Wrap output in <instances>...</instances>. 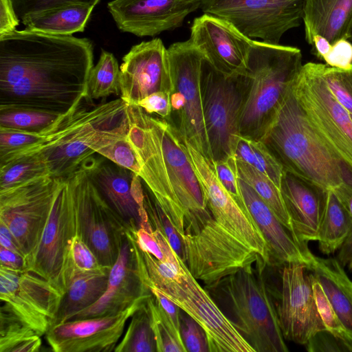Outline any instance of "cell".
Listing matches in <instances>:
<instances>
[{"label":"cell","mask_w":352,"mask_h":352,"mask_svg":"<svg viewBox=\"0 0 352 352\" xmlns=\"http://www.w3.org/2000/svg\"><path fill=\"white\" fill-rule=\"evenodd\" d=\"M148 114L155 113L162 118H169L172 113L170 94L158 91L151 94L137 104Z\"/></svg>","instance_id":"obj_49"},{"label":"cell","mask_w":352,"mask_h":352,"mask_svg":"<svg viewBox=\"0 0 352 352\" xmlns=\"http://www.w3.org/2000/svg\"><path fill=\"white\" fill-rule=\"evenodd\" d=\"M132 234L137 245L142 251L151 254L160 261H166L160 243L153 232L152 225L146 228L140 226Z\"/></svg>","instance_id":"obj_52"},{"label":"cell","mask_w":352,"mask_h":352,"mask_svg":"<svg viewBox=\"0 0 352 352\" xmlns=\"http://www.w3.org/2000/svg\"><path fill=\"white\" fill-rule=\"evenodd\" d=\"M120 69L112 53L102 50L100 59L91 68L88 80L85 100L87 101L118 94Z\"/></svg>","instance_id":"obj_37"},{"label":"cell","mask_w":352,"mask_h":352,"mask_svg":"<svg viewBox=\"0 0 352 352\" xmlns=\"http://www.w3.org/2000/svg\"><path fill=\"white\" fill-rule=\"evenodd\" d=\"M322 77L337 100L352 114V68L341 69L320 64Z\"/></svg>","instance_id":"obj_42"},{"label":"cell","mask_w":352,"mask_h":352,"mask_svg":"<svg viewBox=\"0 0 352 352\" xmlns=\"http://www.w3.org/2000/svg\"><path fill=\"white\" fill-rule=\"evenodd\" d=\"M80 166L131 232L150 223L144 206L143 181L140 176L98 153Z\"/></svg>","instance_id":"obj_20"},{"label":"cell","mask_w":352,"mask_h":352,"mask_svg":"<svg viewBox=\"0 0 352 352\" xmlns=\"http://www.w3.org/2000/svg\"><path fill=\"white\" fill-rule=\"evenodd\" d=\"M111 269L102 265L93 271L74 272L53 324L69 320L95 303L106 290Z\"/></svg>","instance_id":"obj_29"},{"label":"cell","mask_w":352,"mask_h":352,"mask_svg":"<svg viewBox=\"0 0 352 352\" xmlns=\"http://www.w3.org/2000/svg\"><path fill=\"white\" fill-rule=\"evenodd\" d=\"M212 164L221 184L236 201L244 205L240 192L233 157L226 160L213 162Z\"/></svg>","instance_id":"obj_47"},{"label":"cell","mask_w":352,"mask_h":352,"mask_svg":"<svg viewBox=\"0 0 352 352\" xmlns=\"http://www.w3.org/2000/svg\"><path fill=\"white\" fill-rule=\"evenodd\" d=\"M256 270L241 268L205 288L255 352H287L261 265Z\"/></svg>","instance_id":"obj_5"},{"label":"cell","mask_w":352,"mask_h":352,"mask_svg":"<svg viewBox=\"0 0 352 352\" xmlns=\"http://www.w3.org/2000/svg\"><path fill=\"white\" fill-rule=\"evenodd\" d=\"M64 179L49 176L0 192V221L9 228L25 258L38 245Z\"/></svg>","instance_id":"obj_11"},{"label":"cell","mask_w":352,"mask_h":352,"mask_svg":"<svg viewBox=\"0 0 352 352\" xmlns=\"http://www.w3.org/2000/svg\"><path fill=\"white\" fill-rule=\"evenodd\" d=\"M320 63L303 64L292 83L309 122L331 148L352 167V120L322 77Z\"/></svg>","instance_id":"obj_8"},{"label":"cell","mask_w":352,"mask_h":352,"mask_svg":"<svg viewBox=\"0 0 352 352\" xmlns=\"http://www.w3.org/2000/svg\"><path fill=\"white\" fill-rule=\"evenodd\" d=\"M77 234L75 204L65 178L57 193L38 247L25 258V270L46 279L64 295L74 273L71 246Z\"/></svg>","instance_id":"obj_7"},{"label":"cell","mask_w":352,"mask_h":352,"mask_svg":"<svg viewBox=\"0 0 352 352\" xmlns=\"http://www.w3.org/2000/svg\"><path fill=\"white\" fill-rule=\"evenodd\" d=\"M65 116L32 109L0 108V128L43 133L52 129Z\"/></svg>","instance_id":"obj_35"},{"label":"cell","mask_w":352,"mask_h":352,"mask_svg":"<svg viewBox=\"0 0 352 352\" xmlns=\"http://www.w3.org/2000/svg\"><path fill=\"white\" fill-rule=\"evenodd\" d=\"M305 1L200 0V9L226 19L251 39L278 45L285 32L300 25Z\"/></svg>","instance_id":"obj_10"},{"label":"cell","mask_w":352,"mask_h":352,"mask_svg":"<svg viewBox=\"0 0 352 352\" xmlns=\"http://www.w3.org/2000/svg\"><path fill=\"white\" fill-rule=\"evenodd\" d=\"M233 159L238 178L252 188L296 240L305 243L300 241L296 236L280 189L263 173L234 157Z\"/></svg>","instance_id":"obj_32"},{"label":"cell","mask_w":352,"mask_h":352,"mask_svg":"<svg viewBox=\"0 0 352 352\" xmlns=\"http://www.w3.org/2000/svg\"><path fill=\"white\" fill-rule=\"evenodd\" d=\"M155 210L157 214L161 229L168 241L171 248L177 255L184 262L185 249L181 236L174 224L154 200Z\"/></svg>","instance_id":"obj_51"},{"label":"cell","mask_w":352,"mask_h":352,"mask_svg":"<svg viewBox=\"0 0 352 352\" xmlns=\"http://www.w3.org/2000/svg\"><path fill=\"white\" fill-rule=\"evenodd\" d=\"M184 143L201 186L206 207L214 219L268 264L266 241L245 205L221 184L212 162L189 142Z\"/></svg>","instance_id":"obj_16"},{"label":"cell","mask_w":352,"mask_h":352,"mask_svg":"<svg viewBox=\"0 0 352 352\" xmlns=\"http://www.w3.org/2000/svg\"><path fill=\"white\" fill-rule=\"evenodd\" d=\"M1 266L13 270L21 271L25 270V257L19 253L7 249L0 245Z\"/></svg>","instance_id":"obj_55"},{"label":"cell","mask_w":352,"mask_h":352,"mask_svg":"<svg viewBox=\"0 0 352 352\" xmlns=\"http://www.w3.org/2000/svg\"><path fill=\"white\" fill-rule=\"evenodd\" d=\"M63 297L39 275L0 267V310L18 318L40 336L54 324Z\"/></svg>","instance_id":"obj_15"},{"label":"cell","mask_w":352,"mask_h":352,"mask_svg":"<svg viewBox=\"0 0 352 352\" xmlns=\"http://www.w3.org/2000/svg\"><path fill=\"white\" fill-rule=\"evenodd\" d=\"M306 270L300 263L283 265L278 298L274 303L285 340L305 345L316 332L326 329Z\"/></svg>","instance_id":"obj_17"},{"label":"cell","mask_w":352,"mask_h":352,"mask_svg":"<svg viewBox=\"0 0 352 352\" xmlns=\"http://www.w3.org/2000/svg\"><path fill=\"white\" fill-rule=\"evenodd\" d=\"M289 172L327 190L348 205L352 167L314 128L298 101L292 84L261 140Z\"/></svg>","instance_id":"obj_2"},{"label":"cell","mask_w":352,"mask_h":352,"mask_svg":"<svg viewBox=\"0 0 352 352\" xmlns=\"http://www.w3.org/2000/svg\"><path fill=\"white\" fill-rule=\"evenodd\" d=\"M302 20L308 42L315 34L331 44L352 33V0H305Z\"/></svg>","instance_id":"obj_27"},{"label":"cell","mask_w":352,"mask_h":352,"mask_svg":"<svg viewBox=\"0 0 352 352\" xmlns=\"http://www.w3.org/2000/svg\"><path fill=\"white\" fill-rule=\"evenodd\" d=\"M280 191L297 238L317 241L328 190L284 170Z\"/></svg>","instance_id":"obj_26"},{"label":"cell","mask_w":352,"mask_h":352,"mask_svg":"<svg viewBox=\"0 0 352 352\" xmlns=\"http://www.w3.org/2000/svg\"><path fill=\"white\" fill-rule=\"evenodd\" d=\"M15 12L22 21L62 8L85 5L94 6L100 0H12Z\"/></svg>","instance_id":"obj_44"},{"label":"cell","mask_w":352,"mask_h":352,"mask_svg":"<svg viewBox=\"0 0 352 352\" xmlns=\"http://www.w3.org/2000/svg\"><path fill=\"white\" fill-rule=\"evenodd\" d=\"M167 53L172 91L180 94L185 102L182 110L177 113L180 136L211 162L202 109L201 75L204 56L190 39L171 44Z\"/></svg>","instance_id":"obj_14"},{"label":"cell","mask_w":352,"mask_h":352,"mask_svg":"<svg viewBox=\"0 0 352 352\" xmlns=\"http://www.w3.org/2000/svg\"><path fill=\"white\" fill-rule=\"evenodd\" d=\"M127 113V138L139 158L140 178L179 234H182L185 216L170 182L161 141L152 116L135 104H129Z\"/></svg>","instance_id":"obj_13"},{"label":"cell","mask_w":352,"mask_h":352,"mask_svg":"<svg viewBox=\"0 0 352 352\" xmlns=\"http://www.w3.org/2000/svg\"><path fill=\"white\" fill-rule=\"evenodd\" d=\"M320 283L352 340V280L338 258L315 256L308 270Z\"/></svg>","instance_id":"obj_28"},{"label":"cell","mask_w":352,"mask_h":352,"mask_svg":"<svg viewBox=\"0 0 352 352\" xmlns=\"http://www.w3.org/2000/svg\"><path fill=\"white\" fill-rule=\"evenodd\" d=\"M45 133H30L0 128V164L38 145Z\"/></svg>","instance_id":"obj_40"},{"label":"cell","mask_w":352,"mask_h":352,"mask_svg":"<svg viewBox=\"0 0 352 352\" xmlns=\"http://www.w3.org/2000/svg\"><path fill=\"white\" fill-rule=\"evenodd\" d=\"M128 105L121 98L87 107L81 103L26 153H40L52 176L65 179L102 146L128 133Z\"/></svg>","instance_id":"obj_3"},{"label":"cell","mask_w":352,"mask_h":352,"mask_svg":"<svg viewBox=\"0 0 352 352\" xmlns=\"http://www.w3.org/2000/svg\"><path fill=\"white\" fill-rule=\"evenodd\" d=\"M302 65L297 47L253 41L247 71L241 76L240 135L262 139Z\"/></svg>","instance_id":"obj_4"},{"label":"cell","mask_w":352,"mask_h":352,"mask_svg":"<svg viewBox=\"0 0 352 352\" xmlns=\"http://www.w3.org/2000/svg\"><path fill=\"white\" fill-rule=\"evenodd\" d=\"M151 116L161 141L172 188L185 216L184 229L202 226L212 214L206 207L201 186L179 132L166 120Z\"/></svg>","instance_id":"obj_19"},{"label":"cell","mask_w":352,"mask_h":352,"mask_svg":"<svg viewBox=\"0 0 352 352\" xmlns=\"http://www.w3.org/2000/svg\"><path fill=\"white\" fill-rule=\"evenodd\" d=\"M238 182L245 207L266 241L268 264L300 263L308 270L315 255L309 250L307 243L294 238L251 186L239 178Z\"/></svg>","instance_id":"obj_24"},{"label":"cell","mask_w":352,"mask_h":352,"mask_svg":"<svg viewBox=\"0 0 352 352\" xmlns=\"http://www.w3.org/2000/svg\"><path fill=\"white\" fill-rule=\"evenodd\" d=\"M307 43L312 46L314 54L322 60L328 54L331 47L330 42L319 34L314 35Z\"/></svg>","instance_id":"obj_57"},{"label":"cell","mask_w":352,"mask_h":352,"mask_svg":"<svg viewBox=\"0 0 352 352\" xmlns=\"http://www.w3.org/2000/svg\"><path fill=\"white\" fill-rule=\"evenodd\" d=\"M76 211L78 234L102 265L112 267L126 234V222L109 205L80 166L66 178Z\"/></svg>","instance_id":"obj_6"},{"label":"cell","mask_w":352,"mask_h":352,"mask_svg":"<svg viewBox=\"0 0 352 352\" xmlns=\"http://www.w3.org/2000/svg\"><path fill=\"white\" fill-rule=\"evenodd\" d=\"M71 260L74 272L93 271L102 266L92 250L78 234L72 241Z\"/></svg>","instance_id":"obj_46"},{"label":"cell","mask_w":352,"mask_h":352,"mask_svg":"<svg viewBox=\"0 0 352 352\" xmlns=\"http://www.w3.org/2000/svg\"><path fill=\"white\" fill-rule=\"evenodd\" d=\"M201 96L211 162L233 157L243 102L241 76L226 78L204 60Z\"/></svg>","instance_id":"obj_9"},{"label":"cell","mask_w":352,"mask_h":352,"mask_svg":"<svg viewBox=\"0 0 352 352\" xmlns=\"http://www.w3.org/2000/svg\"><path fill=\"white\" fill-rule=\"evenodd\" d=\"M351 38V41H352V33H351V38Z\"/></svg>","instance_id":"obj_58"},{"label":"cell","mask_w":352,"mask_h":352,"mask_svg":"<svg viewBox=\"0 0 352 352\" xmlns=\"http://www.w3.org/2000/svg\"><path fill=\"white\" fill-rule=\"evenodd\" d=\"M348 207L352 219V196L348 201ZM338 259L344 267L347 265L352 272V225L346 239L339 249Z\"/></svg>","instance_id":"obj_56"},{"label":"cell","mask_w":352,"mask_h":352,"mask_svg":"<svg viewBox=\"0 0 352 352\" xmlns=\"http://www.w3.org/2000/svg\"><path fill=\"white\" fill-rule=\"evenodd\" d=\"M90 40L14 30L0 36V108L67 116L85 99L93 67Z\"/></svg>","instance_id":"obj_1"},{"label":"cell","mask_w":352,"mask_h":352,"mask_svg":"<svg viewBox=\"0 0 352 352\" xmlns=\"http://www.w3.org/2000/svg\"><path fill=\"white\" fill-rule=\"evenodd\" d=\"M309 352L349 351L346 346L327 329L316 332L305 344Z\"/></svg>","instance_id":"obj_48"},{"label":"cell","mask_w":352,"mask_h":352,"mask_svg":"<svg viewBox=\"0 0 352 352\" xmlns=\"http://www.w3.org/2000/svg\"><path fill=\"white\" fill-rule=\"evenodd\" d=\"M94 6L76 5L23 20L25 29L52 35H72L83 32Z\"/></svg>","instance_id":"obj_31"},{"label":"cell","mask_w":352,"mask_h":352,"mask_svg":"<svg viewBox=\"0 0 352 352\" xmlns=\"http://www.w3.org/2000/svg\"><path fill=\"white\" fill-rule=\"evenodd\" d=\"M318 311L327 330L339 338L352 351V340L336 314L320 283L309 274Z\"/></svg>","instance_id":"obj_41"},{"label":"cell","mask_w":352,"mask_h":352,"mask_svg":"<svg viewBox=\"0 0 352 352\" xmlns=\"http://www.w3.org/2000/svg\"><path fill=\"white\" fill-rule=\"evenodd\" d=\"M152 296L140 278L132 245L126 238L111 267L104 293L95 303L76 313L69 320L118 313L135 302L147 300Z\"/></svg>","instance_id":"obj_25"},{"label":"cell","mask_w":352,"mask_h":352,"mask_svg":"<svg viewBox=\"0 0 352 352\" xmlns=\"http://www.w3.org/2000/svg\"><path fill=\"white\" fill-rule=\"evenodd\" d=\"M146 286L150 289L158 306L170 322L175 333L182 339L179 323V312L181 309L154 285L148 283Z\"/></svg>","instance_id":"obj_53"},{"label":"cell","mask_w":352,"mask_h":352,"mask_svg":"<svg viewBox=\"0 0 352 352\" xmlns=\"http://www.w3.org/2000/svg\"><path fill=\"white\" fill-rule=\"evenodd\" d=\"M180 334L186 352H209L208 338L202 327L180 309Z\"/></svg>","instance_id":"obj_45"},{"label":"cell","mask_w":352,"mask_h":352,"mask_svg":"<svg viewBox=\"0 0 352 352\" xmlns=\"http://www.w3.org/2000/svg\"><path fill=\"white\" fill-rule=\"evenodd\" d=\"M151 327L154 333L157 352H186L182 339L175 333L164 316L153 295L146 301Z\"/></svg>","instance_id":"obj_39"},{"label":"cell","mask_w":352,"mask_h":352,"mask_svg":"<svg viewBox=\"0 0 352 352\" xmlns=\"http://www.w3.org/2000/svg\"><path fill=\"white\" fill-rule=\"evenodd\" d=\"M146 301L139 300L118 313L53 324L45 333L47 343L54 352L114 351L127 320Z\"/></svg>","instance_id":"obj_18"},{"label":"cell","mask_w":352,"mask_h":352,"mask_svg":"<svg viewBox=\"0 0 352 352\" xmlns=\"http://www.w3.org/2000/svg\"><path fill=\"white\" fill-rule=\"evenodd\" d=\"M107 8L120 31L154 36L181 27L200 0H113Z\"/></svg>","instance_id":"obj_23"},{"label":"cell","mask_w":352,"mask_h":352,"mask_svg":"<svg viewBox=\"0 0 352 352\" xmlns=\"http://www.w3.org/2000/svg\"><path fill=\"white\" fill-rule=\"evenodd\" d=\"M351 114V113H350ZM351 120H352V114H351Z\"/></svg>","instance_id":"obj_59"},{"label":"cell","mask_w":352,"mask_h":352,"mask_svg":"<svg viewBox=\"0 0 352 352\" xmlns=\"http://www.w3.org/2000/svg\"><path fill=\"white\" fill-rule=\"evenodd\" d=\"M155 286L202 327L209 352H255L185 263L184 272L177 280Z\"/></svg>","instance_id":"obj_12"},{"label":"cell","mask_w":352,"mask_h":352,"mask_svg":"<svg viewBox=\"0 0 352 352\" xmlns=\"http://www.w3.org/2000/svg\"><path fill=\"white\" fill-rule=\"evenodd\" d=\"M41 336L18 318L0 311V352H37Z\"/></svg>","instance_id":"obj_36"},{"label":"cell","mask_w":352,"mask_h":352,"mask_svg":"<svg viewBox=\"0 0 352 352\" xmlns=\"http://www.w3.org/2000/svg\"><path fill=\"white\" fill-rule=\"evenodd\" d=\"M351 225L348 205L333 191L328 190L325 211L317 239L321 252L329 255L339 250L346 239Z\"/></svg>","instance_id":"obj_30"},{"label":"cell","mask_w":352,"mask_h":352,"mask_svg":"<svg viewBox=\"0 0 352 352\" xmlns=\"http://www.w3.org/2000/svg\"><path fill=\"white\" fill-rule=\"evenodd\" d=\"M120 67L121 98L137 104L158 91L171 94L172 81L167 49L160 38L133 45Z\"/></svg>","instance_id":"obj_22"},{"label":"cell","mask_w":352,"mask_h":352,"mask_svg":"<svg viewBox=\"0 0 352 352\" xmlns=\"http://www.w3.org/2000/svg\"><path fill=\"white\" fill-rule=\"evenodd\" d=\"M52 176L40 153L29 152L0 164V192Z\"/></svg>","instance_id":"obj_33"},{"label":"cell","mask_w":352,"mask_h":352,"mask_svg":"<svg viewBox=\"0 0 352 352\" xmlns=\"http://www.w3.org/2000/svg\"><path fill=\"white\" fill-rule=\"evenodd\" d=\"M18 18L12 0H0V36L16 30Z\"/></svg>","instance_id":"obj_54"},{"label":"cell","mask_w":352,"mask_h":352,"mask_svg":"<svg viewBox=\"0 0 352 352\" xmlns=\"http://www.w3.org/2000/svg\"><path fill=\"white\" fill-rule=\"evenodd\" d=\"M97 153L122 167L131 170L140 177L141 165L139 158L127 138V134L102 146L97 151Z\"/></svg>","instance_id":"obj_43"},{"label":"cell","mask_w":352,"mask_h":352,"mask_svg":"<svg viewBox=\"0 0 352 352\" xmlns=\"http://www.w3.org/2000/svg\"><path fill=\"white\" fill-rule=\"evenodd\" d=\"M189 39L205 60L226 78H237L245 74L254 40L229 21L204 13L193 20Z\"/></svg>","instance_id":"obj_21"},{"label":"cell","mask_w":352,"mask_h":352,"mask_svg":"<svg viewBox=\"0 0 352 352\" xmlns=\"http://www.w3.org/2000/svg\"><path fill=\"white\" fill-rule=\"evenodd\" d=\"M326 64L341 69L352 68V44L348 39H340L331 44L328 54L323 58Z\"/></svg>","instance_id":"obj_50"},{"label":"cell","mask_w":352,"mask_h":352,"mask_svg":"<svg viewBox=\"0 0 352 352\" xmlns=\"http://www.w3.org/2000/svg\"><path fill=\"white\" fill-rule=\"evenodd\" d=\"M234 157L267 175L280 189L283 167L263 142L239 135Z\"/></svg>","instance_id":"obj_34"},{"label":"cell","mask_w":352,"mask_h":352,"mask_svg":"<svg viewBox=\"0 0 352 352\" xmlns=\"http://www.w3.org/2000/svg\"><path fill=\"white\" fill-rule=\"evenodd\" d=\"M115 352H157L154 333L146 303L132 316Z\"/></svg>","instance_id":"obj_38"}]
</instances>
